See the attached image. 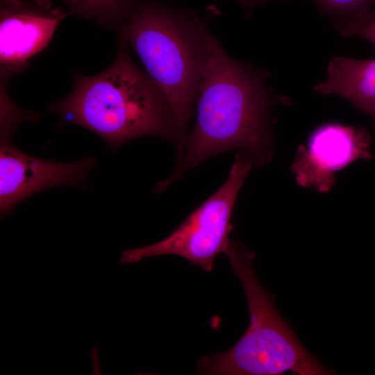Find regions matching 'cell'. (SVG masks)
I'll return each instance as SVG.
<instances>
[{"mask_svg":"<svg viewBox=\"0 0 375 375\" xmlns=\"http://www.w3.org/2000/svg\"><path fill=\"white\" fill-rule=\"evenodd\" d=\"M314 90L319 94H333L347 99L369 116L375 124V58L333 57L325 79Z\"/></svg>","mask_w":375,"mask_h":375,"instance_id":"cell-9","label":"cell"},{"mask_svg":"<svg viewBox=\"0 0 375 375\" xmlns=\"http://www.w3.org/2000/svg\"><path fill=\"white\" fill-rule=\"evenodd\" d=\"M208 31L197 12L151 0H135L131 16L117 31L169 102L176 129L178 162L184 153L193 106L207 66Z\"/></svg>","mask_w":375,"mask_h":375,"instance_id":"cell-3","label":"cell"},{"mask_svg":"<svg viewBox=\"0 0 375 375\" xmlns=\"http://www.w3.org/2000/svg\"><path fill=\"white\" fill-rule=\"evenodd\" d=\"M335 24L354 19L365 13L375 0H313Z\"/></svg>","mask_w":375,"mask_h":375,"instance_id":"cell-11","label":"cell"},{"mask_svg":"<svg viewBox=\"0 0 375 375\" xmlns=\"http://www.w3.org/2000/svg\"><path fill=\"white\" fill-rule=\"evenodd\" d=\"M128 45L117 37L112 62L100 73L72 74V90L49 105L62 123L83 126L112 150L140 137L177 141L174 115L158 85L134 62Z\"/></svg>","mask_w":375,"mask_h":375,"instance_id":"cell-2","label":"cell"},{"mask_svg":"<svg viewBox=\"0 0 375 375\" xmlns=\"http://www.w3.org/2000/svg\"><path fill=\"white\" fill-rule=\"evenodd\" d=\"M226 253L242 285L250 322L231 349L201 357L199 372L215 375H277L288 372L300 375L332 374L303 347L280 315L274 298L256 274L255 253L235 240H231Z\"/></svg>","mask_w":375,"mask_h":375,"instance_id":"cell-4","label":"cell"},{"mask_svg":"<svg viewBox=\"0 0 375 375\" xmlns=\"http://www.w3.org/2000/svg\"><path fill=\"white\" fill-rule=\"evenodd\" d=\"M371 138L360 127L328 124L317 128L306 147L299 149L292 169L303 187L326 192L334 183V172L352 162L372 159Z\"/></svg>","mask_w":375,"mask_h":375,"instance_id":"cell-8","label":"cell"},{"mask_svg":"<svg viewBox=\"0 0 375 375\" xmlns=\"http://www.w3.org/2000/svg\"><path fill=\"white\" fill-rule=\"evenodd\" d=\"M69 14L51 0H1V82L26 69Z\"/></svg>","mask_w":375,"mask_h":375,"instance_id":"cell-6","label":"cell"},{"mask_svg":"<svg viewBox=\"0 0 375 375\" xmlns=\"http://www.w3.org/2000/svg\"><path fill=\"white\" fill-rule=\"evenodd\" d=\"M69 14L117 31L131 16L135 0H62Z\"/></svg>","mask_w":375,"mask_h":375,"instance_id":"cell-10","label":"cell"},{"mask_svg":"<svg viewBox=\"0 0 375 375\" xmlns=\"http://www.w3.org/2000/svg\"><path fill=\"white\" fill-rule=\"evenodd\" d=\"M243 8L247 10L264 5L274 0H235Z\"/></svg>","mask_w":375,"mask_h":375,"instance_id":"cell-13","label":"cell"},{"mask_svg":"<svg viewBox=\"0 0 375 375\" xmlns=\"http://www.w3.org/2000/svg\"><path fill=\"white\" fill-rule=\"evenodd\" d=\"M252 162L242 154L236 156L224 183L164 239L140 248L123 251L122 265L156 256L183 257L206 272L213 268L217 256L226 253L233 229L231 219L239 191Z\"/></svg>","mask_w":375,"mask_h":375,"instance_id":"cell-5","label":"cell"},{"mask_svg":"<svg viewBox=\"0 0 375 375\" xmlns=\"http://www.w3.org/2000/svg\"><path fill=\"white\" fill-rule=\"evenodd\" d=\"M97 163L92 156L73 162H60L34 157L1 137L0 212L3 217L27 197L60 185L81 187Z\"/></svg>","mask_w":375,"mask_h":375,"instance_id":"cell-7","label":"cell"},{"mask_svg":"<svg viewBox=\"0 0 375 375\" xmlns=\"http://www.w3.org/2000/svg\"><path fill=\"white\" fill-rule=\"evenodd\" d=\"M207 43L208 60L196 99L194 128L176 171L157 183L156 192L164 191L187 171L229 149H242V155L258 166L271 158L272 97L266 74L231 58L209 31Z\"/></svg>","mask_w":375,"mask_h":375,"instance_id":"cell-1","label":"cell"},{"mask_svg":"<svg viewBox=\"0 0 375 375\" xmlns=\"http://www.w3.org/2000/svg\"><path fill=\"white\" fill-rule=\"evenodd\" d=\"M335 25L344 37H357L375 44V3L360 17Z\"/></svg>","mask_w":375,"mask_h":375,"instance_id":"cell-12","label":"cell"}]
</instances>
